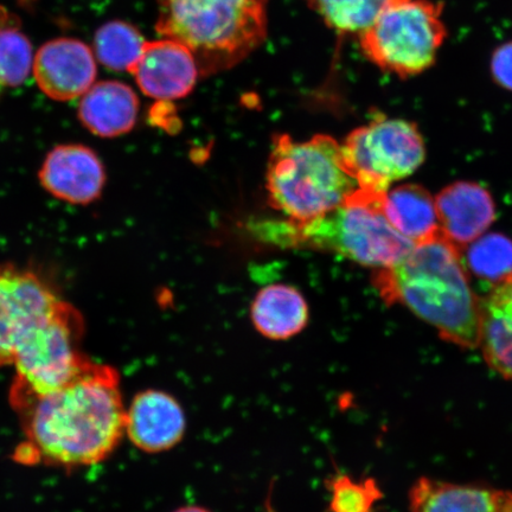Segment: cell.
<instances>
[{
	"label": "cell",
	"instance_id": "obj_1",
	"mask_svg": "<svg viewBox=\"0 0 512 512\" xmlns=\"http://www.w3.org/2000/svg\"><path fill=\"white\" fill-rule=\"evenodd\" d=\"M25 441L19 462L88 466L111 456L125 434L126 407L118 371L91 360L63 386L11 400Z\"/></svg>",
	"mask_w": 512,
	"mask_h": 512
},
{
	"label": "cell",
	"instance_id": "obj_2",
	"mask_svg": "<svg viewBox=\"0 0 512 512\" xmlns=\"http://www.w3.org/2000/svg\"><path fill=\"white\" fill-rule=\"evenodd\" d=\"M373 285L388 306L401 305L463 349L479 344L480 299L458 246L443 234L416 243L395 265L376 270Z\"/></svg>",
	"mask_w": 512,
	"mask_h": 512
},
{
	"label": "cell",
	"instance_id": "obj_3",
	"mask_svg": "<svg viewBox=\"0 0 512 512\" xmlns=\"http://www.w3.org/2000/svg\"><path fill=\"white\" fill-rule=\"evenodd\" d=\"M386 194L358 188L347 202L309 221H256L255 238L283 248L331 252L376 270L392 267L414 247L383 211Z\"/></svg>",
	"mask_w": 512,
	"mask_h": 512
},
{
	"label": "cell",
	"instance_id": "obj_4",
	"mask_svg": "<svg viewBox=\"0 0 512 512\" xmlns=\"http://www.w3.org/2000/svg\"><path fill=\"white\" fill-rule=\"evenodd\" d=\"M270 0H157L156 31L187 47L202 74L234 67L267 37Z\"/></svg>",
	"mask_w": 512,
	"mask_h": 512
},
{
	"label": "cell",
	"instance_id": "obj_5",
	"mask_svg": "<svg viewBox=\"0 0 512 512\" xmlns=\"http://www.w3.org/2000/svg\"><path fill=\"white\" fill-rule=\"evenodd\" d=\"M358 189L342 145L326 134L296 142L274 139L267 168L270 204L294 221H309L341 207Z\"/></svg>",
	"mask_w": 512,
	"mask_h": 512
},
{
	"label": "cell",
	"instance_id": "obj_6",
	"mask_svg": "<svg viewBox=\"0 0 512 512\" xmlns=\"http://www.w3.org/2000/svg\"><path fill=\"white\" fill-rule=\"evenodd\" d=\"M447 36L443 4L432 0H386L360 36L363 54L383 72L407 79L434 66Z\"/></svg>",
	"mask_w": 512,
	"mask_h": 512
},
{
	"label": "cell",
	"instance_id": "obj_7",
	"mask_svg": "<svg viewBox=\"0 0 512 512\" xmlns=\"http://www.w3.org/2000/svg\"><path fill=\"white\" fill-rule=\"evenodd\" d=\"M342 152L358 188L375 194H387L395 182L412 176L426 158L418 126L382 117L352 131Z\"/></svg>",
	"mask_w": 512,
	"mask_h": 512
},
{
	"label": "cell",
	"instance_id": "obj_8",
	"mask_svg": "<svg viewBox=\"0 0 512 512\" xmlns=\"http://www.w3.org/2000/svg\"><path fill=\"white\" fill-rule=\"evenodd\" d=\"M83 332L81 313L64 303L17 352L10 401L46 394L78 375L91 362L81 351Z\"/></svg>",
	"mask_w": 512,
	"mask_h": 512
},
{
	"label": "cell",
	"instance_id": "obj_9",
	"mask_svg": "<svg viewBox=\"0 0 512 512\" xmlns=\"http://www.w3.org/2000/svg\"><path fill=\"white\" fill-rule=\"evenodd\" d=\"M64 303L36 274L0 266V367L12 366L19 349Z\"/></svg>",
	"mask_w": 512,
	"mask_h": 512
},
{
	"label": "cell",
	"instance_id": "obj_10",
	"mask_svg": "<svg viewBox=\"0 0 512 512\" xmlns=\"http://www.w3.org/2000/svg\"><path fill=\"white\" fill-rule=\"evenodd\" d=\"M187 428V414L181 402L164 390H143L126 408L125 434L145 453L174 450L185 438Z\"/></svg>",
	"mask_w": 512,
	"mask_h": 512
},
{
	"label": "cell",
	"instance_id": "obj_11",
	"mask_svg": "<svg viewBox=\"0 0 512 512\" xmlns=\"http://www.w3.org/2000/svg\"><path fill=\"white\" fill-rule=\"evenodd\" d=\"M32 68L38 87L56 101H70L85 94L98 73L91 48L74 38H57L44 44Z\"/></svg>",
	"mask_w": 512,
	"mask_h": 512
},
{
	"label": "cell",
	"instance_id": "obj_12",
	"mask_svg": "<svg viewBox=\"0 0 512 512\" xmlns=\"http://www.w3.org/2000/svg\"><path fill=\"white\" fill-rule=\"evenodd\" d=\"M38 177L49 194L72 204L98 200L106 183L100 158L79 144L59 145L51 150Z\"/></svg>",
	"mask_w": 512,
	"mask_h": 512
},
{
	"label": "cell",
	"instance_id": "obj_13",
	"mask_svg": "<svg viewBox=\"0 0 512 512\" xmlns=\"http://www.w3.org/2000/svg\"><path fill=\"white\" fill-rule=\"evenodd\" d=\"M194 54L169 38L147 42L132 74L142 92L159 101L185 98L200 75Z\"/></svg>",
	"mask_w": 512,
	"mask_h": 512
},
{
	"label": "cell",
	"instance_id": "obj_14",
	"mask_svg": "<svg viewBox=\"0 0 512 512\" xmlns=\"http://www.w3.org/2000/svg\"><path fill=\"white\" fill-rule=\"evenodd\" d=\"M435 207L441 234L459 248L479 239L496 219L494 198L475 182L448 185L435 197Z\"/></svg>",
	"mask_w": 512,
	"mask_h": 512
},
{
	"label": "cell",
	"instance_id": "obj_15",
	"mask_svg": "<svg viewBox=\"0 0 512 512\" xmlns=\"http://www.w3.org/2000/svg\"><path fill=\"white\" fill-rule=\"evenodd\" d=\"M411 512H512V492L420 478L408 495Z\"/></svg>",
	"mask_w": 512,
	"mask_h": 512
},
{
	"label": "cell",
	"instance_id": "obj_16",
	"mask_svg": "<svg viewBox=\"0 0 512 512\" xmlns=\"http://www.w3.org/2000/svg\"><path fill=\"white\" fill-rule=\"evenodd\" d=\"M139 100L131 87L119 81L95 83L82 95L79 119L95 136H123L137 123Z\"/></svg>",
	"mask_w": 512,
	"mask_h": 512
},
{
	"label": "cell",
	"instance_id": "obj_17",
	"mask_svg": "<svg viewBox=\"0 0 512 512\" xmlns=\"http://www.w3.org/2000/svg\"><path fill=\"white\" fill-rule=\"evenodd\" d=\"M478 348L486 364L512 382V272L480 302Z\"/></svg>",
	"mask_w": 512,
	"mask_h": 512
},
{
	"label": "cell",
	"instance_id": "obj_18",
	"mask_svg": "<svg viewBox=\"0 0 512 512\" xmlns=\"http://www.w3.org/2000/svg\"><path fill=\"white\" fill-rule=\"evenodd\" d=\"M254 329L273 342H285L302 334L310 320L303 294L290 285H271L256 294L251 306Z\"/></svg>",
	"mask_w": 512,
	"mask_h": 512
},
{
	"label": "cell",
	"instance_id": "obj_19",
	"mask_svg": "<svg viewBox=\"0 0 512 512\" xmlns=\"http://www.w3.org/2000/svg\"><path fill=\"white\" fill-rule=\"evenodd\" d=\"M383 211L390 224L414 245L441 233L435 198L421 185L403 184L388 190Z\"/></svg>",
	"mask_w": 512,
	"mask_h": 512
},
{
	"label": "cell",
	"instance_id": "obj_20",
	"mask_svg": "<svg viewBox=\"0 0 512 512\" xmlns=\"http://www.w3.org/2000/svg\"><path fill=\"white\" fill-rule=\"evenodd\" d=\"M147 41L132 24L112 21L96 31L94 47L98 60L117 72H133L142 57Z\"/></svg>",
	"mask_w": 512,
	"mask_h": 512
},
{
	"label": "cell",
	"instance_id": "obj_21",
	"mask_svg": "<svg viewBox=\"0 0 512 512\" xmlns=\"http://www.w3.org/2000/svg\"><path fill=\"white\" fill-rule=\"evenodd\" d=\"M338 35L361 36L380 15L386 0H307Z\"/></svg>",
	"mask_w": 512,
	"mask_h": 512
},
{
	"label": "cell",
	"instance_id": "obj_22",
	"mask_svg": "<svg viewBox=\"0 0 512 512\" xmlns=\"http://www.w3.org/2000/svg\"><path fill=\"white\" fill-rule=\"evenodd\" d=\"M466 264L478 278L496 284L512 272V241L502 234L482 235L470 243Z\"/></svg>",
	"mask_w": 512,
	"mask_h": 512
},
{
	"label": "cell",
	"instance_id": "obj_23",
	"mask_svg": "<svg viewBox=\"0 0 512 512\" xmlns=\"http://www.w3.org/2000/svg\"><path fill=\"white\" fill-rule=\"evenodd\" d=\"M329 491V512H374L383 498L374 478L357 480L345 473H336L326 480Z\"/></svg>",
	"mask_w": 512,
	"mask_h": 512
},
{
	"label": "cell",
	"instance_id": "obj_24",
	"mask_svg": "<svg viewBox=\"0 0 512 512\" xmlns=\"http://www.w3.org/2000/svg\"><path fill=\"white\" fill-rule=\"evenodd\" d=\"M34 67L32 47L18 25L0 29V85L18 87L28 79Z\"/></svg>",
	"mask_w": 512,
	"mask_h": 512
},
{
	"label": "cell",
	"instance_id": "obj_25",
	"mask_svg": "<svg viewBox=\"0 0 512 512\" xmlns=\"http://www.w3.org/2000/svg\"><path fill=\"white\" fill-rule=\"evenodd\" d=\"M491 72L499 86L512 91V42L495 50L491 60Z\"/></svg>",
	"mask_w": 512,
	"mask_h": 512
},
{
	"label": "cell",
	"instance_id": "obj_26",
	"mask_svg": "<svg viewBox=\"0 0 512 512\" xmlns=\"http://www.w3.org/2000/svg\"><path fill=\"white\" fill-rule=\"evenodd\" d=\"M10 25H18V19L10 14V12L0 6V29L10 27ZM3 86L0 85V95L3 92Z\"/></svg>",
	"mask_w": 512,
	"mask_h": 512
},
{
	"label": "cell",
	"instance_id": "obj_27",
	"mask_svg": "<svg viewBox=\"0 0 512 512\" xmlns=\"http://www.w3.org/2000/svg\"><path fill=\"white\" fill-rule=\"evenodd\" d=\"M172 512H211L207 508L200 507V505H184Z\"/></svg>",
	"mask_w": 512,
	"mask_h": 512
},
{
	"label": "cell",
	"instance_id": "obj_28",
	"mask_svg": "<svg viewBox=\"0 0 512 512\" xmlns=\"http://www.w3.org/2000/svg\"><path fill=\"white\" fill-rule=\"evenodd\" d=\"M35 0H19V3L23 5H30L31 3H34Z\"/></svg>",
	"mask_w": 512,
	"mask_h": 512
}]
</instances>
